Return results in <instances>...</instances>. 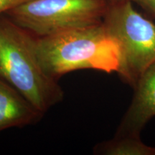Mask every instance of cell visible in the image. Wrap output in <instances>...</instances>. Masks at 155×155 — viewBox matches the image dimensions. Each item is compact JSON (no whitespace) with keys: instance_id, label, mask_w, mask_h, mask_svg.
Masks as SVG:
<instances>
[{"instance_id":"obj_1","label":"cell","mask_w":155,"mask_h":155,"mask_svg":"<svg viewBox=\"0 0 155 155\" xmlns=\"http://www.w3.org/2000/svg\"><path fill=\"white\" fill-rule=\"evenodd\" d=\"M36 51L42 68L57 81L83 69L117 73L121 63L119 44L102 22L36 37Z\"/></svg>"},{"instance_id":"obj_2","label":"cell","mask_w":155,"mask_h":155,"mask_svg":"<svg viewBox=\"0 0 155 155\" xmlns=\"http://www.w3.org/2000/svg\"><path fill=\"white\" fill-rule=\"evenodd\" d=\"M0 78L43 114L64 98L61 85L40 63L36 36L5 14L0 15Z\"/></svg>"},{"instance_id":"obj_3","label":"cell","mask_w":155,"mask_h":155,"mask_svg":"<svg viewBox=\"0 0 155 155\" xmlns=\"http://www.w3.org/2000/svg\"><path fill=\"white\" fill-rule=\"evenodd\" d=\"M107 2L102 23L119 44L121 63L117 73L134 88L155 63V24L136 11L130 1Z\"/></svg>"},{"instance_id":"obj_4","label":"cell","mask_w":155,"mask_h":155,"mask_svg":"<svg viewBox=\"0 0 155 155\" xmlns=\"http://www.w3.org/2000/svg\"><path fill=\"white\" fill-rule=\"evenodd\" d=\"M107 0H31L5 13L36 37L102 22Z\"/></svg>"},{"instance_id":"obj_5","label":"cell","mask_w":155,"mask_h":155,"mask_svg":"<svg viewBox=\"0 0 155 155\" xmlns=\"http://www.w3.org/2000/svg\"><path fill=\"white\" fill-rule=\"evenodd\" d=\"M131 105L116 135H140L141 129L155 116V63L143 73L134 88Z\"/></svg>"},{"instance_id":"obj_6","label":"cell","mask_w":155,"mask_h":155,"mask_svg":"<svg viewBox=\"0 0 155 155\" xmlns=\"http://www.w3.org/2000/svg\"><path fill=\"white\" fill-rule=\"evenodd\" d=\"M44 114L9 83L0 78V132L37 124Z\"/></svg>"},{"instance_id":"obj_7","label":"cell","mask_w":155,"mask_h":155,"mask_svg":"<svg viewBox=\"0 0 155 155\" xmlns=\"http://www.w3.org/2000/svg\"><path fill=\"white\" fill-rule=\"evenodd\" d=\"M94 154L104 155H155V147L148 146L137 135H115L96 145Z\"/></svg>"},{"instance_id":"obj_8","label":"cell","mask_w":155,"mask_h":155,"mask_svg":"<svg viewBox=\"0 0 155 155\" xmlns=\"http://www.w3.org/2000/svg\"><path fill=\"white\" fill-rule=\"evenodd\" d=\"M31 0H0V15Z\"/></svg>"},{"instance_id":"obj_9","label":"cell","mask_w":155,"mask_h":155,"mask_svg":"<svg viewBox=\"0 0 155 155\" xmlns=\"http://www.w3.org/2000/svg\"><path fill=\"white\" fill-rule=\"evenodd\" d=\"M107 1H118V0H107ZM131 2L139 4V5L155 16V0H127Z\"/></svg>"}]
</instances>
